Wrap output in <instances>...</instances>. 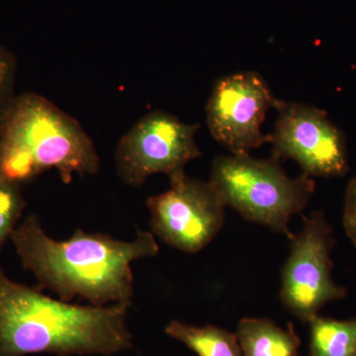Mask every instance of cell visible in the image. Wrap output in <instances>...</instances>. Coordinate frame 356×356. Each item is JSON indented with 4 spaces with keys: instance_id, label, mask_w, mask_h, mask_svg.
I'll return each instance as SVG.
<instances>
[{
    "instance_id": "cell-6",
    "label": "cell",
    "mask_w": 356,
    "mask_h": 356,
    "mask_svg": "<svg viewBox=\"0 0 356 356\" xmlns=\"http://www.w3.org/2000/svg\"><path fill=\"white\" fill-rule=\"evenodd\" d=\"M200 124H187L163 111L140 119L121 138L116 153L117 175L124 184L139 187L149 177L184 172L187 163L201 156L195 142Z\"/></svg>"
},
{
    "instance_id": "cell-8",
    "label": "cell",
    "mask_w": 356,
    "mask_h": 356,
    "mask_svg": "<svg viewBox=\"0 0 356 356\" xmlns=\"http://www.w3.org/2000/svg\"><path fill=\"white\" fill-rule=\"evenodd\" d=\"M278 116L268 136L273 158L293 159L310 177H341L350 170L344 134L327 113L304 103L278 99Z\"/></svg>"
},
{
    "instance_id": "cell-1",
    "label": "cell",
    "mask_w": 356,
    "mask_h": 356,
    "mask_svg": "<svg viewBox=\"0 0 356 356\" xmlns=\"http://www.w3.org/2000/svg\"><path fill=\"white\" fill-rule=\"evenodd\" d=\"M10 240L39 288L55 292L62 301L79 297L95 306L132 303L131 266L159 250L154 234L142 229L130 242L81 229L67 240L56 241L44 233L36 215L18 225Z\"/></svg>"
},
{
    "instance_id": "cell-15",
    "label": "cell",
    "mask_w": 356,
    "mask_h": 356,
    "mask_svg": "<svg viewBox=\"0 0 356 356\" xmlns=\"http://www.w3.org/2000/svg\"><path fill=\"white\" fill-rule=\"evenodd\" d=\"M343 227L346 235L356 248V175L350 180L346 192Z\"/></svg>"
},
{
    "instance_id": "cell-5",
    "label": "cell",
    "mask_w": 356,
    "mask_h": 356,
    "mask_svg": "<svg viewBox=\"0 0 356 356\" xmlns=\"http://www.w3.org/2000/svg\"><path fill=\"white\" fill-rule=\"evenodd\" d=\"M334 247L332 227L321 211L304 218L303 228L290 238L289 255L281 269L280 299L307 324L327 303L348 295L332 278Z\"/></svg>"
},
{
    "instance_id": "cell-12",
    "label": "cell",
    "mask_w": 356,
    "mask_h": 356,
    "mask_svg": "<svg viewBox=\"0 0 356 356\" xmlns=\"http://www.w3.org/2000/svg\"><path fill=\"white\" fill-rule=\"evenodd\" d=\"M309 356H356V318L315 316L309 321Z\"/></svg>"
},
{
    "instance_id": "cell-7",
    "label": "cell",
    "mask_w": 356,
    "mask_h": 356,
    "mask_svg": "<svg viewBox=\"0 0 356 356\" xmlns=\"http://www.w3.org/2000/svg\"><path fill=\"white\" fill-rule=\"evenodd\" d=\"M170 188L147 199L152 233L163 243L187 254L207 247L225 221V204L209 181L170 177Z\"/></svg>"
},
{
    "instance_id": "cell-3",
    "label": "cell",
    "mask_w": 356,
    "mask_h": 356,
    "mask_svg": "<svg viewBox=\"0 0 356 356\" xmlns=\"http://www.w3.org/2000/svg\"><path fill=\"white\" fill-rule=\"evenodd\" d=\"M95 143L76 119L37 93L14 98L0 132V180L22 185L49 170L64 184L96 175Z\"/></svg>"
},
{
    "instance_id": "cell-13",
    "label": "cell",
    "mask_w": 356,
    "mask_h": 356,
    "mask_svg": "<svg viewBox=\"0 0 356 356\" xmlns=\"http://www.w3.org/2000/svg\"><path fill=\"white\" fill-rule=\"evenodd\" d=\"M25 207L20 185L0 180V252L19 225Z\"/></svg>"
},
{
    "instance_id": "cell-2",
    "label": "cell",
    "mask_w": 356,
    "mask_h": 356,
    "mask_svg": "<svg viewBox=\"0 0 356 356\" xmlns=\"http://www.w3.org/2000/svg\"><path fill=\"white\" fill-rule=\"evenodd\" d=\"M132 303L79 305L11 280L0 266V356H112L133 348Z\"/></svg>"
},
{
    "instance_id": "cell-10",
    "label": "cell",
    "mask_w": 356,
    "mask_h": 356,
    "mask_svg": "<svg viewBox=\"0 0 356 356\" xmlns=\"http://www.w3.org/2000/svg\"><path fill=\"white\" fill-rule=\"evenodd\" d=\"M243 356H298L301 341L291 324L287 329L267 318H243L236 332Z\"/></svg>"
},
{
    "instance_id": "cell-14",
    "label": "cell",
    "mask_w": 356,
    "mask_h": 356,
    "mask_svg": "<svg viewBox=\"0 0 356 356\" xmlns=\"http://www.w3.org/2000/svg\"><path fill=\"white\" fill-rule=\"evenodd\" d=\"M17 60L13 51L0 44V132L16 93Z\"/></svg>"
},
{
    "instance_id": "cell-9",
    "label": "cell",
    "mask_w": 356,
    "mask_h": 356,
    "mask_svg": "<svg viewBox=\"0 0 356 356\" xmlns=\"http://www.w3.org/2000/svg\"><path fill=\"white\" fill-rule=\"evenodd\" d=\"M278 99L261 74L240 72L217 81L206 106L211 135L232 154L247 156L268 143L261 132L269 109Z\"/></svg>"
},
{
    "instance_id": "cell-11",
    "label": "cell",
    "mask_w": 356,
    "mask_h": 356,
    "mask_svg": "<svg viewBox=\"0 0 356 356\" xmlns=\"http://www.w3.org/2000/svg\"><path fill=\"white\" fill-rule=\"evenodd\" d=\"M165 334L197 356H243L236 334L216 325L199 327L175 320L166 325Z\"/></svg>"
},
{
    "instance_id": "cell-4",
    "label": "cell",
    "mask_w": 356,
    "mask_h": 356,
    "mask_svg": "<svg viewBox=\"0 0 356 356\" xmlns=\"http://www.w3.org/2000/svg\"><path fill=\"white\" fill-rule=\"evenodd\" d=\"M209 182L226 207L289 240L294 235L290 220L306 209L316 186L304 173L288 177L278 159H257L250 154L215 159Z\"/></svg>"
}]
</instances>
